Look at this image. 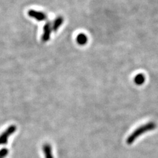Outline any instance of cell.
Returning <instances> with one entry per match:
<instances>
[{
	"label": "cell",
	"mask_w": 158,
	"mask_h": 158,
	"mask_svg": "<svg viewBox=\"0 0 158 158\" xmlns=\"http://www.w3.org/2000/svg\"><path fill=\"white\" fill-rule=\"evenodd\" d=\"M30 15L32 17L36 18L37 20H44L46 18L45 15H44L43 13H40V12H36L34 11H31L29 13Z\"/></svg>",
	"instance_id": "obj_1"
},
{
	"label": "cell",
	"mask_w": 158,
	"mask_h": 158,
	"mask_svg": "<svg viewBox=\"0 0 158 158\" xmlns=\"http://www.w3.org/2000/svg\"><path fill=\"white\" fill-rule=\"evenodd\" d=\"M87 41V38L85 35H84V34H79L77 37V42L78 44H86Z\"/></svg>",
	"instance_id": "obj_2"
}]
</instances>
